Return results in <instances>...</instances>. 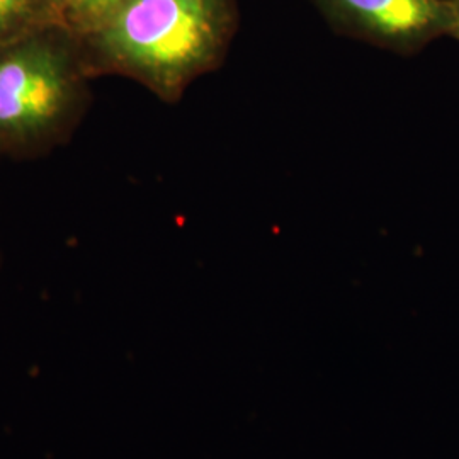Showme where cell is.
<instances>
[{"label":"cell","instance_id":"obj_5","mask_svg":"<svg viewBox=\"0 0 459 459\" xmlns=\"http://www.w3.org/2000/svg\"><path fill=\"white\" fill-rule=\"evenodd\" d=\"M55 22L82 38L99 28L123 0H49Z\"/></svg>","mask_w":459,"mask_h":459},{"label":"cell","instance_id":"obj_1","mask_svg":"<svg viewBox=\"0 0 459 459\" xmlns=\"http://www.w3.org/2000/svg\"><path fill=\"white\" fill-rule=\"evenodd\" d=\"M233 30L231 0H123L81 43L94 79L126 77L176 102L221 64Z\"/></svg>","mask_w":459,"mask_h":459},{"label":"cell","instance_id":"obj_7","mask_svg":"<svg viewBox=\"0 0 459 459\" xmlns=\"http://www.w3.org/2000/svg\"><path fill=\"white\" fill-rule=\"evenodd\" d=\"M0 159H2V155H0Z\"/></svg>","mask_w":459,"mask_h":459},{"label":"cell","instance_id":"obj_4","mask_svg":"<svg viewBox=\"0 0 459 459\" xmlns=\"http://www.w3.org/2000/svg\"><path fill=\"white\" fill-rule=\"evenodd\" d=\"M47 24H56L49 0H0V45Z\"/></svg>","mask_w":459,"mask_h":459},{"label":"cell","instance_id":"obj_2","mask_svg":"<svg viewBox=\"0 0 459 459\" xmlns=\"http://www.w3.org/2000/svg\"><path fill=\"white\" fill-rule=\"evenodd\" d=\"M77 34L47 24L0 45V155L43 157L66 143L91 104Z\"/></svg>","mask_w":459,"mask_h":459},{"label":"cell","instance_id":"obj_3","mask_svg":"<svg viewBox=\"0 0 459 459\" xmlns=\"http://www.w3.org/2000/svg\"><path fill=\"white\" fill-rule=\"evenodd\" d=\"M341 30L377 47L411 49L455 31V7L446 0H316Z\"/></svg>","mask_w":459,"mask_h":459},{"label":"cell","instance_id":"obj_6","mask_svg":"<svg viewBox=\"0 0 459 459\" xmlns=\"http://www.w3.org/2000/svg\"><path fill=\"white\" fill-rule=\"evenodd\" d=\"M453 7H455V31L453 34L459 36V0H453Z\"/></svg>","mask_w":459,"mask_h":459}]
</instances>
